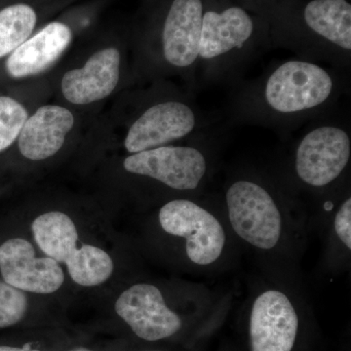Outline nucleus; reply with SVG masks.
Instances as JSON below:
<instances>
[{
	"mask_svg": "<svg viewBox=\"0 0 351 351\" xmlns=\"http://www.w3.org/2000/svg\"><path fill=\"white\" fill-rule=\"evenodd\" d=\"M218 203L240 249L261 269L299 277L309 219L291 196L265 176L242 171L226 182Z\"/></svg>",
	"mask_w": 351,
	"mask_h": 351,
	"instance_id": "nucleus-1",
	"label": "nucleus"
},
{
	"mask_svg": "<svg viewBox=\"0 0 351 351\" xmlns=\"http://www.w3.org/2000/svg\"><path fill=\"white\" fill-rule=\"evenodd\" d=\"M332 71L308 60L279 64L237 99L244 117L269 123H287L315 114L332 104L339 93Z\"/></svg>",
	"mask_w": 351,
	"mask_h": 351,
	"instance_id": "nucleus-2",
	"label": "nucleus"
},
{
	"mask_svg": "<svg viewBox=\"0 0 351 351\" xmlns=\"http://www.w3.org/2000/svg\"><path fill=\"white\" fill-rule=\"evenodd\" d=\"M161 232L179 244L184 265L197 276L232 269L240 247L226 223L218 201L182 196L164 203L157 214Z\"/></svg>",
	"mask_w": 351,
	"mask_h": 351,
	"instance_id": "nucleus-3",
	"label": "nucleus"
},
{
	"mask_svg": "<svg viewBox=\"0 0 351 351\" xmlns=\"http://www.w3.org/2000/svg\"><path fill=\"white\" fill-rule=\"evenodd\" d=\"M247 299L251 351L294 350L306 299L300 279L262 270L251 279Z\"/></svg>",
	"mask_w": 351,
	"mask_h": 351,
	"instance_id": "nucleus-4",
	"label": "nucleus"
},
{
	"mask_svg": "<svg viewBox=\"0 0 351 351\" xmlns=\"http://www.w3.org/2000/svg\"><path fill=\"white\" fill-rule=\"evenodd\" d=\"M351 157L350 135L338 125H320L304 134L293 156L295 181L320 197L338 195Z\"/></svg>",
	"mask_w": 351,
	"mask_h": 351,
	"instance_id": "nucleus-5",
	"label": "nucleus"
},
{
	"mask_svg": "<svg viewBox=\"0 0 351 351\" xmlns=\"http://www.w3.org/2000/svg\"><path fill=\"white\" fill-rule=\"evenodd\" d=\"M34 240L47 257L66 265L78 285L94 287L106 282L113 272L112 258L93 245L77 247V228L68 215L60 211L40 215L32 225Z\"/></svg>",
	"mask_w": 351,
	"mask_h": 351,
	"instance_id": "nucleus-6",
	"label": "nucleus"
},
{
	"mask_svg": "<svg viewBox=\"0 0 351 351\" xmlns=\"http://www.w3.org/2000/svg\"><path fill=\"white\" fill-rule=\"evenodd\" d=\"M254 34L255 23L241 7L203 13L196 69L206 78L228 73L253 54Z\"/></svg>",
	"mask_w": 351,
	"mask_h": 351,
	"instance_id": "nucleus-7",
	"label": "nucleus"
},
{
	"mask_svg": "<svg viewBox=\"0 0 351 351\" xmlns=\"http://www.w3.org/2000/svg\"><path fill=\"white\" fill-rule=\"evenodd\" d=\"M123 167L132 175L195 196L201 195L213 164L206 149L198 145H164L131 154L124 159Z\"/></svg>",
	"mask_w": 351,
	"mask_h": 351,
	"instance_id": "nucleus-8",
	"label": "nucleus"
},
{
	"mask_svg": "<svg viewBox=\"0 0 351 351\" xmlns=\"http://www.w3.org/2000/svg\"><path fill=\"white\" fill-rule=\"evenodd\" d=\"M117 315L138 338L157 341L181 331L184 319L166 300L162 289L152 283H136L115 302Z\"/></svg>",
	"mask_w": 351,
	"mask_h": 351,
	"instance_id": "nucleus-9",
	"label": "nucleus"
},
{
	"mask_svg": "<svg viewBox=\"0 0 351 351\" xmlns=\"http://www.w3.org/2000/svg\"><path fill=\"white\" fill-rule=\"evenodd\" d=\"M200 126L195 108L182 101H166L152 106L133 124L124 147L129 154L169 145L191 135Z\"/></svg>",
	"mask_w": 351,
	"mask_h": 351,
	"instance_id": "nucleus-10",
	"label": "nucleus"
},
{
	"mask_svg": "<svg viewBox=\"0 0 351 351\" xmlns=\"http://www.w3.org/2000/svg\"><path fill=\"white\" fill-rule=\"evenodd\" d=\"M0 272L9 285L34 294H52L64 281L59 263L36 257L31 242L23 239H9L0 246Z\"/></svg>",
	"mask_w": 351,
	"mask_h": 351,
	"instance_id": "nucleus-11",
	"label": "nucleus"
},
{
	"mask_svg": "<svg viewBox=\"0 0 351 351\" xmlns=\"http://www.w3.org/2000/svg\"><path fill=\"white\" fill-rule=\"evenodd\" d=\"M203 13L202 0L173 1L162 31L163 58L173 68L196 69Z\"/></svg>",
	"mask_w": 351,
	"mask_h": 351,
	"instance_id": "nucleus-12",
	"label": "nucleus"
},
{
	"mask_svg": "<svg viewBox=\"0 0 351 351\" xmlns=\"http://www.w3.org/2000/svg\"><path fill=\"white\" fill-rule=\"evenodd\" d=\"M304 22L329 61L346 64L351 55V5L348 0H311L304 9Z\"/></svg>",
	"mask_w": 351,
	"mask_h": 351,
	"instance_id": "nucleus-13",
	"label": "nucleus"
},
{
	"mask_svg": "<svg viewBox=\"0 0 351 351\" xmlns=\"http://www.w3.org/2000/svg\"><path fill=\"white\" fill-rule=\"evenodd\" d=\"M120 60L117 48L95 53L83 68L73 69L64 75L62 92L64 98L75 105H87L107 98L119 82Z\"/></svg>",
	"mask_w": 351,
	"mask_h": 351,
	"instance_id": "nucleus-14",
	"label": "nucleus"
},
{
	"mask_svg": "<svg viewBox=\"0 0 351 351\" xmlns=\"http://www.w3.org/2000/svg\"><path fill=\"white\" fill-rule=\"evenodd\" d=\"M75 123L73 113L59 106H44L27 117L19 135L21 154L39 161L56 154Z\"/></svg>",
	"mask_w": 351,
	"mask_h": 351,
	"instance_id": "nucleus-15",
	"label": "nucleus"
},
{
	"mask_svg": "<svg viewBox=\"0 0 351 351\" xmlns=\"http://www.w3.org/2000/svg\"><path fill=\"white\" fill-rule=\"evenodd\" d=\"M68 25L51 23L36 36L25 40L6 62V71L13 78L38 75L53 66L71 43Z\"/></svg>",
	"mask_w": 351,
	"mask_h": 351,
	"instance_id": "nucleus-16",
	"label": "nucleus"
},
{
	"mask_svg": "<svg viewBox=\"0 0 351 351\" xmlns=\"http://www.w3.org/2000/svg\"><path fill=\"white\" fill-rule=\"evenodd\" d=\"M324 241V263L330 271L350 267L351 257V196L348 189L328 199L320 214Z\"/></svg>",
	"mask_w": 351,
	"mask_h": 351,
	"instance_id": "nucleus-17",
	"label": "nucleus"
},
{
	"mask_svg": "<svg viewBox=\"0 0 351 351\" xmlns=\"http://www.w3.org/2000/svg\"><path fill=\"white\" fill-rule=\"evenodd\" d=\"M36 24V14L27 4H14L0 10V58L27 40Z\"/></svg>",
	"mask_w": 351,
	"mask_h": 351,
	"instance_id": "nucleus-18",
	"label": "nucleus"
},
{
	"mask_svg": "<svg viewBox=\"0 0 351 351\" xmlns=\"http://www.w3.org/2000/svg\"><path fill=\"white\" fill-rule=\"evenodd\" d=\"M27 119L24 106L10 97L0 96V152L19 138Z\"/></svg>",
	"mask_w": 351,
	"mask_h": 351,
	"instance_id": "nucleus-19",
	"label": "nucleus"
},
{
	"mask_svg": "<svg viewBox=\"0 0 351 351\" xmlns=\"http://www.w3.org/2000/svg\"><path fill=\"white\" fill-rule=\"evenodd\" d=\"M27 309V299L23 291L0 281V328L17 324Z\"/></svg>",
	"mask_w": 351,
	"mask_h": 351,
	"instance_id": "nucleus-20",
	"label": "nucleus"
},
{
	"mask_svg": "<svg viewBox=\"0 0 351 351\" xmlns=\"http://www.w3.org/2000/svg\"><path fill=\"white\" fill-rule=\"evenodd\" d=\"M0 351H39L38 350H32L29 346H25L24 348H13V346H0Z\"/></svg>",
	"mask_w": 351,
	"mask_h": 351,
	"instance_id": "nucleus-21",
	"label": "nucleus"
},
{
	"mask_svg": "<svg viewBox=\"0 0 351 351\" xmlns=\"http://www.w3.org/2000/svg\"><path fill=\"white\" fill-rule=\"evenodd\" d=\"M71 351H93V350H88V348H75V350H73Z\"/></svg>",
	"mask_w": 351,
	"mask_h": 351,
	"instance_id": "nucleus-22",
	"label": "nucleus"
}]
</instances>
